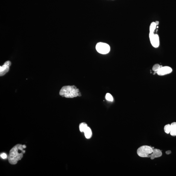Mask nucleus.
I'll return each instance as SVG.
<instances>
[{"instance_id": "f257e3e1", "label": "nucleus", "mask_w": 176, "mask_h": 176, "mask_svg": "<svg viewBox=\"0 0 176 176\" xmlns=\"http://www.w3.org/2000/svg\"><path fill=\"white\" fill-rule=\"evenodd\" d=\"M25 145L17 144L12 148L9 152L8 158L9 162L13 165L16 164L18 161L22 159L25 151L23 149L26 148Z\"/></svg>"}, {"instance_id": "f03ea898", "label": "nucleus", "mask_w": 176, "mask_h": 176, "mask_svg": "<svg viewBox=\"0 0 176 176\" xmlns=\"http://www.w3.org/2000/svg\"><path fill=\"white\" fill-rule=\"evenodd\" d=\"M79 89L75 86H65L61 88L60 95L67 98H73L77 96H81Z\"/></svg>"}, {"instance_id": "7ed1b4c3", "label": "nucleus", "mask_w": 176, "mask_h": 176, "mask_svg": "<svg viewBox=\"0 0 176 176\" xmlns=\"http://www.w3.org/2000/svg\"><path fill=\"white\" fill-rule=\"evenodd\" d=\"M153 149L148 145H143L137 150V154L142 158H150Z\"/></svg>"}, {"instance_id": "20e7f679", "label": "nucleus", "mask_w": 176, "mask_h": 176, "mask_svg": "<svg viewBox=\"0 0 176 176\" xmlns=\"http://www.w3.org/2000/svg\"><path fill=\"white\" fill-rule=\"evenodd\" d=\"M96 49L98 52L102 54H106L109 53L110 48L108 44L103 43H99L97 44Z\"/></svg>"}, {"instance_id": "39448f33", "label": "nucleus", "mask_w": 176, "mask_h": 176, "mask_svg": "<svg viewBox=\"0 0 176 176\" xmlns=\"http://www.w3.org/2000/svg\"><path fill=\"white\" fill-rule=\"evenodd\" d=\"M149 38L151 45L154 48H157L159 46L160 41L159 37L154 33H149Z\"/></svg>"}, {"instance_id": "423d86ee", "label": "nucleus", "mask_w": 176, "mask_h": 176, "mask_svg": "<svg viewBox=\"0 0 176 176\" xmlns=\"http://www.w3.org/2000/svg\"><path fill=\"white\" fill-rule=\"evenodd\" d=\"M172 71V69L170 67L161 66L157 73L158 75L163 76L170 74Z\"/></svg>"}, {"instance_id": "0eeeda50", "label": "nucleus", "mask_w": 176, "mask_h": 176, "mask_svg": "<svg viewBox=\"0 0 176 176\" xmlns=\"http://www.w3.org/2000/svg\"><path fill=\"white\" fill-rule=\"evenodd\" d=\"M162 152L160 150L158 149H153L152 153L150 155L151 160H154L155 158H159L162 156Z\"/></svg>"}, {"instance_id": "6e6552de", "label": "nucleus", "mask_w": 176, "mask_h": 176, "mask_svg": "<svg viewBox=\"0 0 176 176\" xmlns=\"http://www.w3.org/2000/svg\"><path fill=\"white\" fill-rule=\"evenodd\" d=\"M9 70V67L4 64L0 67V76H3L5 75Z\"/></svg>"}, {"instance_id": "1a4fd4ad", "label": "nucleus", "mask_w": 176, "mask_h": 176, "mask_svg": "<svg viewBox=\"0 0 176 176\" xmlns=\"http://www.w3.org/2000/svg\"><path fill=\"white\" fill-rule=\"evenodd\" d=\"M171 131L170 134L172 136H176V122H174L171 123Z\"/></svg>"}, {"instance_id": "9d476101", "label": "nucleus", "mask_w": 176, "mask_h": 176, "mask_svg": "<svg viewBox=\"0 0 176 176\" xmlns=\"http://www.w3.org/2000/svg\"><path fill=\"white\" fill-rule=\"evenodd\" d=\"M84 136L87 139L90 138L92 136V131L91 128L88 127L84 132Z\"/></svg>"}, {"instance_id": "9b49d317", "label": "nucleus", "mask_w": 176, "mask_h": 176, "mask_svg": "<svg viewBox=\"0 0 176 176\" xmlns=\"http://www.w3.org/2000/svg\"><path fill=\"white\" fill-rule=\"evenodd\" d=\"M157 25L155 22H152L150 26L149 33H154V32L157 28Z\"/></svg>"}, {"instance_id": "f8f14e48", "label": "nucleus", "mask_w": 176, "mask_h": 176, "mask_svg": "<svg viewBox=\"0 0 176 176\" xmlns=\"http://www.w3.org/2000/svg\"><path fill=\"white\" fill-rule=\"evenodd\" d=\"M88 127L87 124L85 123H82L79 126V130L81 132H84Z\"/></svg>"}, {"instance_id": "ddd939ff", "label": "nucleus", "mask_w": 176, "mask_h": 176, "mask_svg": "<svg viewBox=\"0 0 176 176\" xmlns=\"http://www.w3.org/2000/svg\"><path fill=\"white\" fill-rule=\"evenodd\" d=\"M164 131L167 134H169L171 131V125L169 124H167L164 127Z\"/></svg>"}, {"instance_id": "4468645a", "label": "nucleus", "mask_w": 176, "mask_h": 176, "mask_svg": "<svg viewBox=\"0 0 176 176\" xmlns=\"http://www.w3.org/2000/svg\"><path fill=\"white\" fill-rule=\"evenodd\" d=\"M161 67L159 64H155L153 67L152 70L154 71L157 72Z\"/></svg>"}, {"instance_id": "2eb2a0df", "label": "nucleus", "mask_w": 176, "mask_h": 176, "mask_svg": "<svg viewBox=\"0 0 176 176\" xmlns=\"http://www.w3.org/2000/svg\"><path fill=\"white\" fill-rule=\"evenodd\" d=\"M106 99L107 100L110 101H113V98L112 95L109 93H107L106 95Z\"/></svg>"}, {"instance_id": "dca6fc26", "label": "nucleus", "mask_w": 176, "mask_h": 176, "mask_svg": "<svg viewBox=\"0 0 176 176\" xmlns=\"http://www.w3.org/2000/svg\"><path fill=\"white\" fill-rule=\"evenodd\" d=\"M1 157L3 159H6L8 157L7 155L5 153L1 154Z\"/></svg>"}, {"instance_id": "f3484780", "label": "nucleus", "mask_w": 176, "mask_h": 176, "mask_svg": "<svg viewBox=\"0 0 176 176\" xmlns=\"http://www.w3.org/2000/svg\"><path fill=\"white\" fill-rule=\"evenodd\" d=\"M4 64L10 67L11 65V63L10 61H6V62L4 63Z\"/></svg>"}, {"instance_id": "a211bd4d", "label": "nucleus", "mask_w": 176, "mask_h": 176, "mask_svg": "<svg viewBox=\"0 0 176 176\" xmlns=\"http://www.w3.org/2000/svg\"><path fill=\"white\" fill-rule=\"evenodd\" d=\"M171 153V151H166V153L167 155L170 154Z\"/></svg>"}, {"instance_id": "6ab92c4d", "label": "nucleus", "mask_w": 176, "mask_h": 176, "mask_svg": "<svg viewBox=\"0 0 176 176\" xmlns=\"http://www.w3.org/2000/svg\"><path fill=\"white\" fill-rule=\"evenodd\" d=\"M155 22V23H156V25H157V26L158 25V24H159V22L156 21Z\"/></svg>"}]
</instances>
